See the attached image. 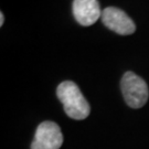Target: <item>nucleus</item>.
Masks as SVG:
<instances>
[{
	"instance_id": "39448f33",
	"label": "nucleus",
	"mask_w": 149,
	"mask_h": 149,
	"mask_svg": "<svg viewBox=\"0 0 149 149\" xmlns=\"http://www.w3.org/2000/svg\"><path fill=\"white\" fill-rule=\"evenodd\" d=\"M73 15L81 26L88 27L102 17L101 7L97 0H74Z\"/></svg>"
},
{
	"instance_id": "f03ea898",
	"label": "nucleus",
	"mask_w": 149,
	"mask_h": 149,
	"mask_svg": "<svg viewBox=\"0 0 149 149\" xmlns=\"http://www.w3.org/2000/svg\"><path fill=\"white\" fill-rule=\"evenodd\" d=\"M125 102L132 108H140L148 101V86L140 76L133 72H126L120 82Z\"/></svg>"
},
{
	"instance_id": "423d86ee",
	"label": "nucleus",
	"mask_w": 149,
	"mask_h": 149,
	"mask_svg": "<svg viewBox=\"0 0 149 149\" xmlns=\"http://www.w3.org/2000/svg\"><path fill=\"white\" fill-rule=\"evenodd\" d=\"M3 21H5V15L2 12H0V27L3 26Z\"/></svg>"
},
{
	"instance_id": "20e7f679",
	"label": "nucleus",
	"mask_w": 149,
	"mask_h": 149,
	"mask_svg": "<svg viewBox=\"0 0 149 149\" xmlns=\"http://www.w3.org/2000/svg\"><path fill=\"white\" fill-rule=\"evenodd\" d=\"M102 21L109 30L120 36L133 34L136 30L134 21L125 12L115 7H108L102 11Z\"/></svg>"
},
{
	"instance_id": "f257e3e1",
	"label": "nucleus",
	"mask_w": 149,
	"mask_h": 149,
	"mask_svg": "<svg viewBox=\"0 0 149 149\" xmlns=\"http://www.w3.org/2000/svg\"><path fill=\"white\" fill-rule=\"evenodd\" d=\"M56 95L63 104L64 112L69 117L76 120H82L90 115V104L74 82H62L58 86Z\"/></svg>"
},
{
	"instance_id": "7ed1b4c3",
	"label": "nucleus",
	"mask_w": 149,
	"mask_h": 149,
	"mask_svg": "<svg viewBox=\"0 0 149 149\" xmlns=\"http://www.w3.org/2000/svg\"><path fill=\"white\" fill-rule=\"evenodd\" d=\"M63 144V135L58 124L43 122L37 128L31 149H60Z\"/></svg>"
}]
</instances>
